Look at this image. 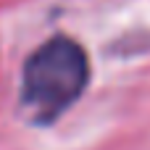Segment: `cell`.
Segmentation results:
<instances>
[{
	"mask_svg": "<svg viewBox=\"0 0 150 150\" xmlns=\"http://www.w3.org/2000/svg\"><path fill=\"white\" fill-rule=\"evenodd\" d=\"M87 82L90 58L84 47L66 34H55L24 63L21 105L32 113L34 124H53L82 98Z\"/></svg>",
	"mask_w": 150,
	"mask_h": 150,
	"instance_id": "cell-1",
	"label": "cell"
}]
</instances>
